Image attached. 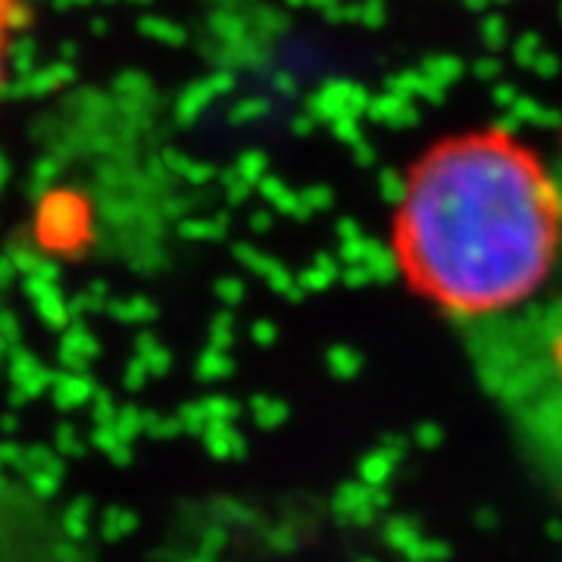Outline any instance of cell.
I'll return each mask as SVG.
<instances>
[{"label":"cell","instance_id":"cell-1","mask_svg":"<svg viewBox=\"0 0 562 562\" xmlns=\"http://www.w3.org/2000/svg\"><path fill=\"white\" fill-rule=\"evenodd\" d=\"M560 250L562 181L503 132L422 157L394 216L403 279L460 325L535 303Z\"/></svg>","mask_w":562,"mask_h":562},{"label":"cell","instance_id":"cell-2","mask_svg":"<svg viewBox=\"0 0 562 562\" xmlns=\"http://www.w3.org/2000/svg\"><path fill=\"white\" fill-rule=\"evenodd\" d=\"M462 341L525 453L562 491V294L465 322Z\"/></svg>","mask_w":562,"mask_h":562},{"label":"cell","instance_id":"cell-3","mask_svg":"<svg viewBox=\"0 0 562 562\" xmlns=\"http://www.w3.org/2000/svg\"><path fill=\"white\" fill-rule=\"evenodd\" d=\"M25 22V3L22 0H0V94L10 72V50Z\"/></svg>","mask_w":562,"mask_h":562},{"label":"cell","instance_id":"cell-4","mask_svg":"<svg viewBox=\"0 0 562 562\" xmlns=\"http://www.w3.org/2000/svg\"><path fill=\"white\" fill-rule=\"evenodd\" d=\"M560 181H562V176H560Z\"/></svg>","mask_w":562,"mask_h":562}]
</instances>
